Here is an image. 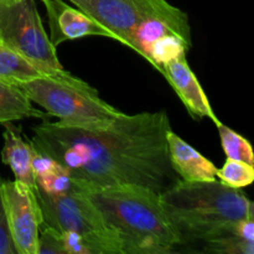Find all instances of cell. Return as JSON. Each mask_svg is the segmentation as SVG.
Masks as SVG:
<instances>
[{
  "instance_id": "obj_1",
  "label": "cell",
  "mask_w": 254,
  "mask_h": 254,
  "mask_svg": "<svg viewBox=\"0 0 254 254\" xmlns=\"http://www.w3.org/2000/svg\"><path fill=\"white\" fill-rule=\"evenodd\" d=\"M165 111L124 114L97 123L42 121L30 139L61 164L79 188L138 185L163 193L180 178L170 164Z\"/></svg>"
},
{
  "instance_id": "obj_2",
  "label": "cell",
  "mask_w": 254,
  "mask_h": 254,
  "mask_svg": "<svg viewBox=\"0 0 254 254\" xmlns=\"http://www.w3.org/2000/svg\"><path fill=\"white\" fill-rule=\"evenodd\" d=\"M123 242L124 254L174 252L180 238L169 221L160 193L138 185L79 188Z\"/></svg>"
},
{
  "instance_id": "obj_3",
  "label": "cell",
  "mask_w": 254,
  "mask_h": 254,
  "mask_svg": "<svg viewBox=\"0 0 254 254\" xmlns=\"http://www.w3.org/2000/svg\"><path fill=\"white\" fill-rule=\"evenodd\" d=\"M161 205L180 245L205 242L254 217V205L241 189L221 181L179 180L160 193Z\"/></svg>"
},
{
  "instance_id": "obj_4",
  "label": "cell",
  "mask_w": 254,
  "mask_h": 254,
  "mask_svg": "<svg viewBox=\"0 0 254 254\" xmlns=\"http://www.w3.org/2000/svg\"><path fill=\"white\" fill-rule=\"evenodd\" d=\"M16 86L32 103L64 123H97L122 114L116 107L103 101L96 88L76 76L72 78L34 77Z\"/></svg>"
},
{
  "instance_id": "obj_5",
  "label": "cell",
  "mask_w": 254,
  "mask_h": 254,
  "mask_svg": "<svg viewBox=\"0 0 254 254\" xmlns=\"http://www.w3.org/2000/svg\"><path fill=\"white\" fill-rule=\"evenodd\" d=\"M44 223L55 230L77 233L89 254H124L118 233L107 223L101 211L79 190L51 196L36 189Z\"/></svg>"
},
{
  "instance_id": "obj_6",
  "label": "cell",
  "mask_w": 254,
  "mask_h": 254,
  "mask_svg": "<svg viewBox=\"0 0 254 254\" xmlns=\"http://www.w3.org/2000/svg\"><path fill=\"white\" fill-rule=\"evenodd\" d=\"M0 42L52 77L72 78L42 25L35 0L0 2Z\"/></svg>"
},
{
  "instance_id": "obj_7",
  "label": "cell",
  "mask_w": 254,
  "mask_h": 254,
  "mask_svg": "<svg viewBox=\"0 0 254 254\" xmlns=\"http://www.w3.org/2000/svg\"><path fill=\"white\" fill-rule=\"evenodd\" d=\"M191 46L188 14L168 0L146 12L127 40V47L140 55L159 72L171 60L186 56Z\"/></svg>"
},
{
  "instance_id": "obj_8",
  "label": "cell",
  "mask_w": 254,
  "mask_h": 254,
  "mask_svg": "<svg viewBox=\"0 0 254 254\" xmlns=\"http://www.w3.org/2000/svg\"><path fill=\"white\" fill-rule=\"evenodd\" d=\"M35 190L19 180L1 183L5 218L16 254H37L44 217Z\"/></svg>"
},
{
  "instance_id": "obj_9",
  "label": "cell",
  "mask_w": 254,
  "mask_h": 254,
  "mask_svg": "<svg viewBox=\"0 0 254 254\" xmlns=\"http://www.w3.org/2000/svg\"><path fill=\"white\" fill-rule=\"evenodd\" d=\"M127 46L136 22L164 0H68Z\"/></svg>"
},
{
  "instance_id": "obj_10",
  "label": "cell",
  "mask_w": 254,
  "mask_h": 254,
  "mask_svg": "<svg viewBox=\"0 0 254 254\" xmlns=\"http://www.w3.org/2000/svg\"><path fill=\"white\" fill-rule=\"evenodd\" d=\"M41 1L46 7L50 27L49 37L55 47L62 42L88 36H101L116 41V37L111 31L104 29L98 21L77 6H69L64 0Z\"/></svg>"
},
{
  "instance_id": "obj_11",
  "label": "cell",
  "mask_w": 254,
  "mask_h": 254,
  "mask_svg": "<svg viewBox=\"0 0 254 254\" xmlns=\"http://www.w3.org/2000/svg\"><path fill=\"white\" fill-rule=\"evenodd\" d=\"M160 73L173 87L193 119L198 121L202 118H210L216 126L221 123L220 119L216 117L197 77L189 66L186 56L169 61L161 67Z\"/></svg>"
},
{
  "instance_id": "obj_12",
  "label": "cell",
  "mask_w": 254,
  "mask_h": 254,
  "mask_svg": "<svg viewBox=\"0 0 254 254\" xmlns=\"http://www.w3.org/2000/svg\"><path fill=\"white\" fill-rule=\"evenodd\" d=\"M166 140L170 164L181 180L191 183L217 180L215 164L171 129L168 131Z\"/></svg>"
},
{
  "instance_id": "obj_13",
  "label": "cell",
  "mask_w": 254,
  "mask_h": 254,
  "mask_svg": "<svg viewBox=\"0 0 254 254\" xmlns=\"http://www.w3.org/2000/svg\"><path fill=\"white\" fill-rule=\"evenodd\" d=\"M4 145L1 149V161L11 169L15 180L26 184L30 188L36 189L34 173H32V158L35 148L31 140L25 139L20 127L12 122L4 123Z\"/></svg>"
},
{
  "instance_id": "obj_14",
  "label": "cell",
  "mask_w": 254,
  "mask_h": 254,
  "mask_svg": "<svg viewBox=\"0 0 254 254\" xmlns=\"http://www.w3.org/2000/svg\"><path fill=\"white\" fill-rule=\"evenodd\" d=\"M32 104L19 87L0 79V123L27 118L47 121L49 114L35 108Z\"/></svg>"
},
{
  "instance_id": "obj_15",
  "label": "cell",
  "mask_w": 254,
  "mask_h": 254,
  "mask_svg": "<svg viewBox=\"0 0 254 254\" xmlns=\"http://www.w3.org/2000/svg\"><path fill=\"white\" fill-rule=\"evenodd\" d=\"M50 76L5 46H0V79L16 86L34 77ZM52 77V76H50Z\"/></svg>"
},
{
  "instance_id": "obj_16",
  "label": "cell",
  "mask_w": 254,
  "mask_h": 254,
  "mask_svg": "<svg viewBox=\"0 0 254 254\" xmlns=\"http://www.w3.org/2000/svg\"><path fill=\"white\" fill-rule=\"evenodd\" d=\"M216 127L220 133L221 145L227 159L245 161L254 165V153L250 140L223 123H220Z\"/></svg>"
},
{
  "instance_id": "obj_17",
  "label": "cell",
  "mask_w": 254,
  "mask_h": 254,
  "mask_svg": "<svg viewBox=\"0 0 254 254\" xmlns=\"http://www.w3.org/2000/svg\"><path fill=\"white\" fill-rule=\"evenodd\" d=\"M35 185L37 190L51 196L64 195L78 190L74 179L60 163L49 173L35 178Z\"/></svg>"
},
{
  "instance_id": "obj_18",
  "label": "cell",
  "mask_w": 254,
  "mask_h": 254,
  "mask_svg": "<svg viewBox=\"0 0 254 254\" xmlns=\"http://www.w3.org/2000/svg\"><path fill=\"white\" fill-rule=\"evenodd\" d=\"M217 180L233 189L247 188L254 181V168L245 161L227 159L222 168L217 169Z\"/></svg>"
},
{
  "instance_id": "obj_19",
  "label": "cell",
  "mask_w": 254,
  "mask_h": 254,
  "mask_svg": "<svg viewBox=\"0 0 254 254\" xmlns=\"http://www.w3.org/2000/svg\"><path fill=\"white\" fill-rule=\"evenodd\" d=\"M203 251L207 253L220 254H253L254 242L241 238L235 232V227L230 232L205 241Z\"/></svg>"
},
{
  "instance_id": "obj_20",
  "label": "cell",
  "mask_w": 254,
  "mask_h": 254,
  "mask_svg": "<svg viewBox=\"0 0 254 254\" xmlns=\"http://www.w3.org/2000/svg\"><path fill=\"white\" fill-rule=\"evenodd\" d=\"M37 254H66L61 233L46 223L40 227Z\"/></svg>"
},
{
  "instance_id": "obj_21",
  "label": "cell",
  "mask_w": 254,
  "mask_h": 254,
  "mask_svg": "<svg viewBox=\"0 0 254 254\" xmlns=\"http://www.w3.org/2000/svg\"><path fill=\"white\" fill-rule=\"evenodd\" d=\"M1 183L2 179L0 176V254H16V251L12 246L11 238H10L9 230H7L6 218H5L1 197Z\"/></svg>"
},
{
  "instance_id": "obj_22",
  "label": "cell",
  "mask_w": 254,
  "mask_h": 254,
  "mask_svg": "<svg viewBox=\"0 0 254 254\" xmlns=\"http://www.w3.org/2000/svg\"><path fill=\"white\" fill-rule=\"evenodd\" d=\"M4 1H9V0H0V2H4Z\"/></svg>"
},
{
  "instance_id": "obj_23",
  "label": "cell",
  "mask_w": 254,
  "mask_h": 254,
  "mask_svg": "<svg viewBox=\"0 0 254 254\" xmlns=\"http://www.w3.org/2000/svg\"><path fill=\"white\" fill-rule=\"evenodd\" d=\"M0 46H1V42H0Z\"/></svg>"
}]
</instances>
